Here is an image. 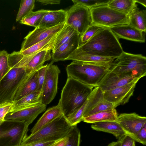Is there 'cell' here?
I'll return each mask as SVG.
<instances>
[{"mask_svg":"<svg viewBox=\"0 0 146 146\" xmlns=\"http://www.w3.org/2000/svg\"><path fill=\"white\" fill-rule=\"evenodd\" d=\"M82 53L116 58L123 52L118 38L110 28L104 27L75 50Z\"/></svg>","mask_w":146,"mask_h":146,"instance_id":"cell-1","label":"cell"},{"mask_svg":"<svg viewBox=\"0 0 146 146\" xmlns=\"http://www.w3.org/2000/svg\"><path fill=\"white\" fill-rule=\"evenodd\" d=\"M112 62L91 63L74 61L67 66L66 70L67 76L94 88L98 86L109 70Z\"/></svg>","mask_w":146,"mask_h":146,"instance_id":"cell-2","label":"cell"},{"mask_svg":"<svg viewBox=\"0 0 146 146\" xmlns=\"http://www.w3.org/2000/svg\"><path fill=\"white\" fill-rule=\"evenodd\" d=\"M67 76L58 104L66 117L83 105L93 89Z\"/></svg>","mask_w":146,"mask_h":146,"instance_id":"cell-3","label":"cell"},{"mask_svg":"<svg viewBox=\"0 0 146 146\" xmlns=\"http://www.w3.org/2000/svg\"><path fill=\"white\" fill-rule=\"evenodd\" d=\"M73 126L62 113L35 133L27 136L20 146L37 142L56 141L66 137Z\"/></svg>","mask_w":146,"mask_h":146,"instance_id":"cell-4","label":"cell"},{"mask_svg":"<svg viewBox=\"0 0 146 146\" xmlns=\"http://www.w3.org/2000/svg\"><path fill=\"white\" fill-rule=\"evenodd\" d=\"M110 71L117 74H132L141 78L146 75V57L123 51L113 62Z\"/></svg>","mask_w":146,"mask_h":146,"instance_id":"cell-5","label":"cell"},{"mask_svg":"<svg viewBox=\"0 0 146 146\" xmlns=\"http://www.w3.org/2000/svg\"><path fill=\"white\" fill-rule=\"evenodd\" d=\"M26 67L11 68L0 81V104L6 102H13L15 94L30 74L26 72Z\"/></svg>","mask_w":146,"mask_h":146,"instance_id":"cell-6","label":"cell"},{"mask_svg":"<svg viewBox=\"0 0 146 146\" xmlns=\"http://www.w3.org/2000/svg\"><path fill=\"white\" fill-rule=\"evenodd\" d=\"M93 23L104 27L129 23V15L108 7L106 5L90 9Z\"/></svg>","mask_w":146,"mask_h":146,"instance_id":"cell-7","label":"cell"},{"mask_svg":"<svg viewBox=\"0 0 146 146\" xmlns=\"http://www.w3.org/2000/svg\"><path fill=\"white\" fill-rule=\"evenodd\" d=\"M29 126L23 122L5 120L0 126V146H20Z\"/></svg>","mask_w":146,"mask_h":146,"instance_id":"cell-8","label":"cell"},{"mask_svg":"<svg viewBox=\"0 0 146 146\" xmlns=\"http://www.w3.org/2000/svg\"><path fill=\"white\" fill-rule=\"evenodd\" d=\"M67 13L65 23L73 28L80 36L93 23L90 9L81 4H74Z\"/></svg>","mask_w":146,"mask_h":146,"instance_id":"cell-9","label":"cell"},{"mask_svg":"<svg viewBox=\"0 0 146 146\" xmlns=\"http://www.w3.org/2000/svg\"><path fill=\"white\" fill-rule=\"evenodd\" d=\"M52 64L48 65L40 97L42 103L46 105L52 101L57 93L58 77L60 72L58 66Z\"/></svg>","mask_w":146,"mask_h":146,"instance_id":"cell-10","label":"cell"},{"mask_svg":"<svg viewBox=\"0 0 146 146\" xmlns=\"http://www.w3.org/2000/svg\"><path fill=\"white\" fill-rule=\"evenodd\" d=\"M139 80L103 92L104 99L112 104L115 108L118 106L127 103L133 96Z\"/></svg>","mask_w":146,"mask_h":146,"instance_id":"cell-11","label":"cell"},{"mask_svg":"<svg viewBox=\"0 0 146 146\" xmlns=\"http://www.w3.org/2000/svg\"><path fill=\"white\" fill-rule=\"evenodd\" d=\"M46 105L42 103L27 107L9 113L4 121L23 122L29 126L39 114L46 110Z\"/></svg>","mask_w":146,"mask_h":146,"instance_id":"cell-12","label":"cell"},{"mask_svg":"<svg viewBox=\"0 0 146 146\" xmlns=\"http://www.w3.org/2000/svg\"><path fill=\"white\" fill-rule=\"evenodd\" d=\"M140 78L138 76L132 74H115L110 72L109 70L98 86L104 92L125 85Z\"/></svg>","mask_w":146,"mask_h":146,"instance_id":"cell-13","label":"cell"},{"mask_svg":"<svg viewBox=\"0 0 146 146\" xmlns=\"http://www.w3.org/2000/svg\"><path fill=\"white\" fill-rule=\"evenodd\" d=\"M116 121L126 134L131 136L137 133L146 123V117L135 113H121L118 115Z\"/></svg>","mask_w":146,"mask_h":146,"instance_id":"cell-14","label":"cell"},{"mask_svg":"<svg viewBox=\"0 0 146 146\" xmlns=\"http://www.w3.org/2000/svg\"><path fill=\"white\" fill-rule=\"evenodd\" d=\"M65 23L50 28L37 27L29 32L24 38L20 52L22 51L45 39L48 36L58 33L64 27Z\"/></svg>","mask_w":146,"mask_h":146,"instance_id":"cell-15","label":"cell"},{"mask_svg":"<svg viewBox=\"0 0 146 146\" xmlns=\"http://www.w3.org/2000/svg\"><path fill=\"white\" fill-rule=\"evenodd\" d=\"M110 28L117 38L140 42H145L143 32L129 24L114 26Z\"/></svg>","mask_w":146,"mask_h":146,"instance_id":"cell-16","label":"cell"},{"mask_svg":"<svg viewBox=\"0 0 146 146\" xmlns=\"http://www.w3.org/2000/svg\"><path fill=\"white\" fill-rule=\"evenodd\" d=\"M80 36L77 34L73 36L67 42L58 47L51 55L53 63L56 62L65 60L79 46Z\"/></svg>","mask_w":146,"mask_h":146,"instance_id":"cell-17","label":"cell"},{"mask_svg":"<svg viewBox=\"0 0 146 146\" xmlns=\"http://www.w3.org/2000/svg\"><path fill=\"white\" fill-rule=\"evenodd\" d=\"M38 81L37 70L29 75L19 87L13 98V102L37 90Z\"/></svg>","mask_w":146,"mask_h":146,"instance_id":"cell-18","label":"cell"},{"mask_svg":"<svg viewBox=\"0 0 146 146\" xmlns=\"http://www.w3.org/2000/svg\"><path fill=\"white\" fill-rule=\"evenodd\" d=\"M67 16L66 10H49L43 17L38 27L50 28L64 24L66 21Z\"/></svg>","mask_w":146,"mask_h":146,"instance_id":"cell-19","label":"cell"},{"mask_svg":"<svg viewBox=\"0 0 146 146\" xmlns=\"http://www.w3.org/2000/svg\"><path fill=\"white\" fill-rule=\"evenodd\" d=\"M91 127L96 131L111 133L118 140L126 134L120 125L116 121L95 123L91 125Z\"/></svg>","mask_w":146,"mask_h":146,"instance_id":"cell-20","label":"cell"},{"mask_svg":"<svg viewBox=\"0 0 146 146\" xmlns=\"http://www.w3.org/2000/svg\"><path fill=\"white\" fill-rule=\"evenodd\" d=\"M62 113L61 108L58 104L48 108L31 129V134L35 133Z\"/></svg>","mask_w":146,"mask_h":146,"instance_id":"cell-21","label":"cell"},{"mask_svg":"<svg viewBox=\"0 0 146 146\" xmlns=\"http://www.w3.org/2000/svg\"><path fill=\"white\" fill-rule=\"evenodd\" d=\"M51 50H44L37 52L28 63L26 67V72L31 74L43 66L44 63L51 58Z\"/></svg>","mask_w":146,"mask_h":146,"instance_id":"cell-22","label":"cell"},{"mask_svg":"<svg viewBox=\"0 0 146 146\" xmlns=\"http://www.w3.org/2000/svg\"><path fill=\"white\" fill-rule=\"evenodd\" d=\"M118 114L115 108L100 112L84 117L83 121L87 123L116 121Z\"/></svg>","mask_w":146,"mask_h":146,"instance_id":"cell-23","label":"cell"},{"mask_svg":"<svg viewBox=\"0 0 146 146\" xmlns=\"http://www.w3.org/2000/svg\"><path fill=\"white\" fill-rule=\"evenodd\" d=\"M41 94V92L37 90L13 102L10 112L42 103L40 99Z\"/></svg>","mask_w":146,"mask_h":146,"instance_id":"cell-24","label":"cell"},{"mask_svg":"<svg viewBox=\"0 0 146 146\" xmlns=\"http://www.w3.org/2000/svg\"><path fill=\"white\" fill-rule=\"evenodd\" d=\"M115 59L84 54L74 50L65 60H71L91 63H112Z\"/></svg>","mask_w":146,"mask_h":146,"instance_id":"cell-25","label":"cell"},{"mask_svg":"<svg viewBox=\"0 0 146 146\" xmlns=\"http://www.w3.org/2000/svg\"><path fill=\"white\" fill-rule=\"evenodd\" d=\"M57 33L48 36L45 39L22 51H19L23 55L27 56L44 50H52L54 47L55 40Z\"/></svg>","mask_w":146,"mask_h":146,"instance_id":"cell-26","label":"cell"},{"mask_svg":"<svg viewBox=\"0 0 146 146\" xmlns=\"http://www.w3.org/2000/svg\"><path fill=\"white\" fill-rule=\"evenodd\" d=\"M129 24L146 33V11L140 10L137 7L129 14Z\"/></svg>","mask_w":146,"mask_h":146,"instance_id":"cell-27","label":"cell"},{"mask_svg":"<svg viewBox=\"0 0 146 146\" xmlns=\"http://www.w3.org/2000/svg\"><path fill=\"white\" fill-rule=\"evenodd\" d=\"M106 5L129 15L137 7L135 0H110Z\"/></svg>","mask_w":146,"mask_h":146,"instance_id":"cell-28","label":"cell"},{"mask_svg":"<svg viewBox=\"0 0 146 146\" xmlns=\"http://www.w3.org/2000/svg\"><path fill=\"white\" fill-rule=\"evenodd\" d=\"M77 34H78V33L73 28L65 23L63 29L57 34L55 40L52 52H54L60 46L67 42L73 36Z\"/></svg>","mask_w":146,"mask_h":146,"instance_id":"cell-29","label":"cell"},{"mask_svg":"<svg viewBox=\"0 0 146 146\" xmlns=\"http://www.w3.org/2000/svg\"><path fill=\"white\" fill-rule=\"evenodd\" d=\"M37 53L27 56L23 55L20 51H15L11 54H9L8 60L9 66L11 68L27 66L30 61Z\"/></svg>","mask_w":146,"mask_h":146,"instance_id":"cell-30","label":"cell"},{"mask_svg":"<svg viewBox=\"0 0 146 146\" xmlns=\"http://www.w3.org/2000/svg\"><path fill=\"white\" fill-rule=\"evenodd\" d=\"M48 10L42 9L33 11L23 18L20 21V23L36 28Z\"/></svg>","mask_w":146,"mask_h":146,"instance_id":"cell-31","label":"cell"},{"mask_svg":"<svg viewBox=\"0 0 146 146\" xmlns=\"http://www.w3.org/2000/svg\"><path fill=\"white\" fill-rule=\"evenodd\" d=\"M35 0H21L17 14L16 21H20L23 18L33 12L35 6Z\"/></svg>","mask_w":146,"mask_h":146,"instance_id":"cell-32","label":"cell"},{"mask_svg":"<svg viewBox=\"0 0 146 146\" xmlns=\"http://www.w3.org/2000/svg\"><path fill=\"white\" fill-rule=\"evenodd\" d=\"M87 100L81 107L66 117L67 121L71 126L77 125V124L83 121V115Z\"/></svg>","mask_w":146,"mask_h":146,"instance_id":"cell-33","label":"cell"},{"mask_svg":"<svg viewBox=\"0 0 146 146\" xmlns=\"http://www.w3.org/2000/svg\"><path fill=\"white\" fill-rule=\"evenodd\" d=\"M66 136L68 137V140L66 146H80L81 134L77 125L73 126Z\"/></svg>","mask_w":146,"mask_h":146,"instance_id":"cell-34","label":"cell"},{"mask_svg":"<svg viewBox=\"0 0 146 146\" xmlns=\"http://www.w3.org/2000/svg\"><path fill=\"white\" fill-rule=\"evenodd\" d=\"M104 27L93 23L90 26L84 34L80 36L79 46L87 42L99 31Z\"/></svg>","mask_w":146,"mask_h":146,"instance_id":"cell-35","label":"cell"},{"mask_svg":"<svg viewBox=\"0 0 146 146\" xmlns=\"http://www.w3.org/2000/svg\"><path fill=\"white\" fill-rule=\"evenodd\" d=\"M113 108H114L112 104L104 98L98 102L91 110L87 113L84 118L100 112Z\"/></svg>","mask_w":146,"mask_h":146,"instance_id":"cell-36","label":"cell"},{"mask_svg":"<svg viewBox=\"0 0 146 146\" xmlns=\"http://www.w3.org/2000/svg\"><path fill=\"white\" fill-rule=\"evenodd\" d=\"M8 54L5 50L0 52V81L11 68L8 63Z\"/></svg>","mask_w":146,"mask_h":146,"instance_id":"cell-37","label":"cell"},{"mask_svg":"<svg viewBox=\"0 0 146 146\" xmlns=\"http://www.w3.org/2000/svg\"><path fill=\"white\" fill-rule=\"evenodd\" d=\"M110 0H72L75 4L79 3L90 9L94 7L106 5Z\"/></svg>","mask_w":146,"mask_h":146,"instance_id":"cell-38","label":"cell"},{"mask_svg":"<svg viewBox=\"0 0 146 146\" xmlns=\"http://www.w3.org/2000/svg\"><path fill=\"white\" fill-rule=\"evenodd\" d=\"M48 64L43 65L37 70L38 88L37 91L41 92L45 80Z\"/></svg>","mask_w":146,"mask_h":146,"instance_id":"cell-39","label":"cell"},{"mask_svg":"<svg viewBox=\"0 0 146 146\" xmlns=\"http://www.w3.org/2000/svg\"><path fill=\"white\" fill-rule=\"evenodd\" d=\"M135 141L143 145H146V123L140 130L136 134L130 136Z\"/></svg>","mask_w":146,"mask_h":146,"instance_id":"cell-40","label":"cell"},{"mask_svg":"<svg viewBox=\"0 0 146 146\" xmlns=\"http://www.w3.org/2000/svg\"><path fill=\"white\" fill-rule=\"evenodd\" d=\"M13 102H6L0 104V121H4L5 116L11 111Z\"/></svg>","mask_w":146,"mask_h":146,"instance_id":"cell-41","label":"cell"},{"mask_svg":"<svg viewBox=\"0 0 146 146\" xmlns=\"http://www.w3.org/2000/svg\"><path fill=\"white\" fill-rule=\"evenodd\" d=\"M118 140L120 142L121 146H135V141L127 134Z\"/></svg>","mask_w":146,"mask_h":146,"instance_id":"cell-42","label":"cell"},{"mask_svg":"<svg viewBox=\"0 0 146 146\" xmlns=\"http://www.w3.org/2000/svg\"><path fill=\"white\" fill-rule=\"evenodd\" d=\"M55 141H40L20 146H51Z\"/></svg>","mask_w":146,"mask_h":146,"instance_id":"cell-43","label":"cell"},{"mask_svg":"<svg viewBox=\"0 0 146 146\" xmlns=\"http://www.w3.org/2000/svg\"><path fill=\"white\" fill-rule=\"evenodd\" d=\"M68 140V137L66 136L56 141L51 146H66Z\"/></svg>","mask_w":146,"mask_h":146,"instance_id":"cell-44","label":"cell"},{"mask_svg":"<svg viewBox=\"0 0 146 146\" xmlns=\"http://www.w3.org/2000/svg\"><path fill=\"white\" fill-rule=\"evenodd\" d=\"M36 1L44 5L59 4L61 1L60 0H37Z\"/></svg>","mask_w":146,"mask_h":146,"instance_id":"cell-45","label":"cell"},{"mask_svg":"<svg viewBox=\"0 0 146 146\" xmlns=\"http://www.w3.org/2000/svg\"><path fill=\"white\" fill-rule=\"evenodd\" d=\"M107 146H121L120 143L119 141H113L109 143Z\"/></svg>","mask_w":146,"mask_h":146,"instance_id":"cell-46","label":"cell"},{"mask_svg":"<svg viewBox=\"0 0 146 146\" xmlns=\"http://www.w3.org/2000/svg\"><path fill=\"white\" fill-rule=\"evenodd\" d=\"M136 3H139L146 7V0H135Z\"/></svg>","mask_w":146,"mask_h":146,"instance_id":"cell-47","label":"cell"},{"mask_svg":"<svg viewBox=\"0 0 146 146\" xmlns=\"http://www.w3.org/2000/svg\"><path fill=\"white\" fill-rule=\"evenodd\" d=\"M4 121H0V126L3 123V122Z\"/></svg>","mask_w":146,"mask_h":146,"instance_id":"cell-48","label":"cell"}]
</instances>
